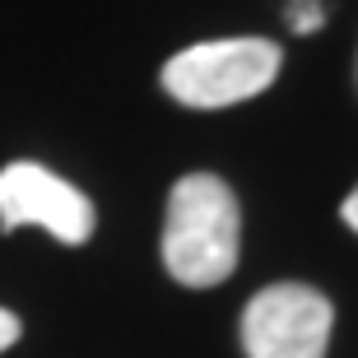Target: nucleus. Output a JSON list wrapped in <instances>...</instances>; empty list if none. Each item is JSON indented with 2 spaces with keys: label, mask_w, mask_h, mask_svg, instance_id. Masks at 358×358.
<instances>
[{
  "label": "nucleus",
  "mask_w": 358,
  "mask_h": 358,
  "mask_svg": "<svg viewBox=\"0 0 358 358\" xmlns=\"http://www.w3.org/2000/svg\"><path fill=\"white\" fill-rule=\"evenodd\" d=\"M340 219H345V224L358 233V186H354V191L345 196V205H340Z\"/></svg>",
  "instance_id": "nucleus-7"
},
{
  "label": "nucleus",
  "mask_w": 358,
  "mask_h": 358,
  "mask_svg": "<svg viewBox=\"0 0 358 358\" xmlns=\"http://www.w3.org/2000/svg\"><path fill=\"white\" fill-rule=\"evenodd\" d=\"M289 24H293V33H317L321 28V0H293Z\"/></svg>",
  "instance_id": "nucleus-5"
},
{
  "label": "nucleus",
  "mask_w": 358,
  "mask_h": 358,
  "mask_svg": "<svg viewBox=\"0 0 358 358\" xmlns=\"http://www.w3.org/2000/svg\"><path fill=\"white\" fill-rule=\"evenodd\" d=\"M19 335H24V321L14 317L10 307H0V354H5L10 345H19Z\"/></svg>",
  "instance_id": "nucleus-6"
},
{
  "label": "nucleus",
  "mask_w": 358,
  "mask_h": 358,
  "mask_svg": "<svg viewBox=\"0 0 358 358\" xmlns=\"http://www.w3.org/2000/svg\"><path fill=\"white\" fill-rule=\"evenodd\" d=\"M93 200L66 177L42 163H10L0 168V228H42L61 247H84L93 238Z\"/></svg>",
  "instance_id": "nucleus-4"
},
{
  "label": "nucleus",
  "mask_w": 358,
  "mask_h": 358,
  "mask_svg": "<svg viewBox=\"0 0 358 358\" xmlns=\"http://www.w3.org/2000/svg\"><path fill=\"white\" fill-rule=\"evenodd\" d=\"M242 214L224 177L186 173L168 196L163 219V266L182 289H214L238 270Z\"/></svg>",
  "instance_id": "nucleus-1"
},
{
  "label": "nucleus",
  "mask_w": 358,
  "mask_h": 358,
  "mask_svg": "<svg viewBox=\"0 0 358 358\" xmlns=\"http://www.w3.org/2000/svg\"><path fill=\"white\" fill-rule=\"evenodd\" d=\"M331 303L307 284H270L242 312L247 358H326L331 345Z\"/></svg>",
  "instance_id": "nucleus-3"
},
{
  "label": "nucleus",
  "mask_w": 358,
  "mask_h": 358,
  "mask_svg": "<svg viewBox=\"0 0 358 358\" xmlns=\"http://www.w3.org/2000/svg\"><path fill=\"white\" fill-rule=\"evenodd\" d=\"M284 52L270 38H219V42H196L177 52L163 66V89L182 107H233L266 93L279 80Z\"/></svg>",
  "instance_id": "nucleus-2"
}]
</instances>
